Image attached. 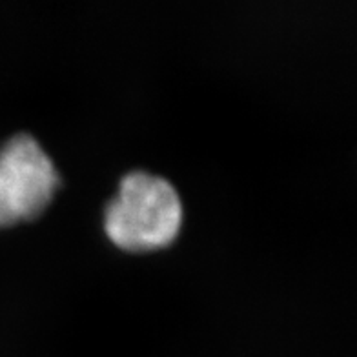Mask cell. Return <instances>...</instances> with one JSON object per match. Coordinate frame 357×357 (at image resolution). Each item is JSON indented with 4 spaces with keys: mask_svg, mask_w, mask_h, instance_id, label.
<instances>
[{
    "mask_svg": "<svg viewBox=\"0 0 357 357\" xmlns=\"http://www.w3.org/2000/svg\"><path fill=\"white\" fill-rule=\"evenodd\" d=\"M61 177L52 157L29 133L0 146V228L35 219L52 202Z\"/></svg>",
    "mask_w": 357,
    "mask_h": 357,
    "instance_id": "7a4b0ae2",
    "label": "cell"
},
{
    "mask_svg": "<svg viewBox=\"0 0 357 357\" xmlns=\"http://www.w3.org/2000/svg\"><path fill=\"white\" fill-rule=\"evenodd\" d=\"M183 225V202L165 177L132 172L123 177L117 195L104 212L109 241L128 252L168 246Z\"/></svg>",
    "mask_w": 357,
    "mask_h": 357,
    "instance_id": "6da1fadb",
    "label": "cell"
}]
</instances>
